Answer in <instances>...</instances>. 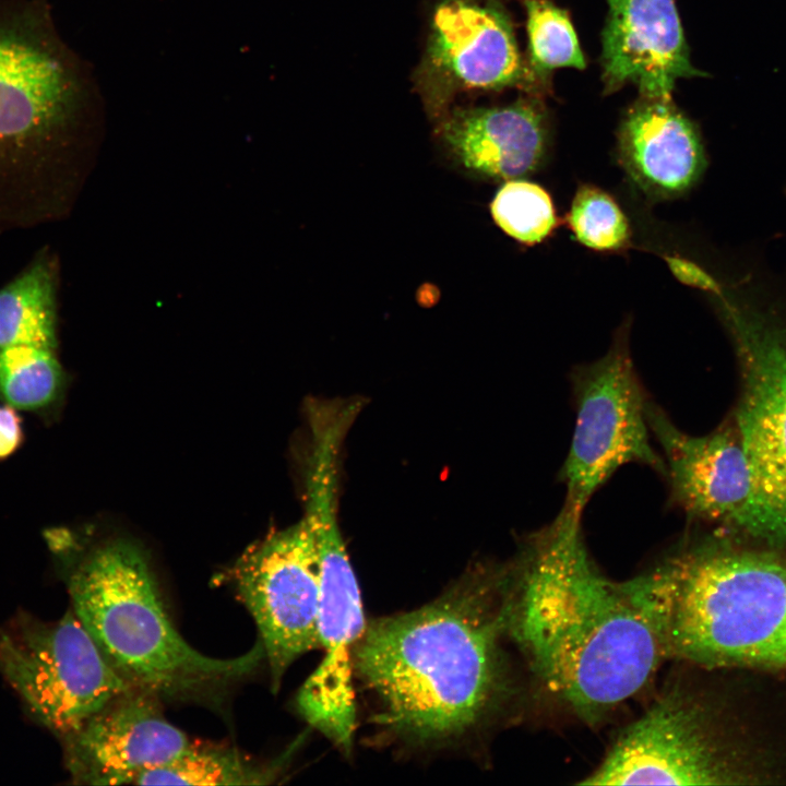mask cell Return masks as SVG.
Returning <instances> with one entry per match:
<instances>
[{
    "instance_id": "8fae6325",
    "label": "cell",
    "mask_w": 786,
    "mask_h": 786,
    "mask_svg": "<svg viewBox=\"0 0 786 786\" xmlns=\"http://www.w3.org/2000/svg\"><path fill=\"white\" fill-rule=\"evenodd\" d=\"M37 15L0 14V165L33 159L71 118L74 79Z\"/></svg>"
},
{
    "instance_id": "5b68a950",
    "label": "cell",
    "mask_w": 786,
    "mask_h": 786,
    "mask_svg": "<svg viewBox=\"0 0 786 786\" xmlns=\"http://www.w3.org/2000/svg\"><path fill=\"white\" fill-rule=\"evenodd\" d=\"M753 776L716 706L671 681L580 784L727 785Z\"/></svg>"
},
{
    "instance_id": "9a60e30c",
    "label": "cell",
    "mask_w": 786,
    "mask_h": 786,
    "mask_svg": "<svg viewBox=\"0 0 786 786\" xmlns=\"http://www.w3.org/2000/svg\"><path fill=\"white\" fill-rule=\"evenodd\" d=\"M618 158L632 182L654 199L688 192L706 168L695 126L671 96H641L618 132Z\"/></svg>"
},
{
    "instance_id": "4fadbf2b",
    "label": "cell",
    "mask_w": 786,
    "mask_h": 786,
    "mask_svg": "<svg viewBox=\"0 0 786 786\" xmlns=\"http://www.w3.org/2000/svg\"><path fill=\"white\" fill-rule=\"evenodd\" d=\"M156 694L131 688L62 737L76 783L130 785L145 770L168 762L194 743L163 715Z\"/></svg>"
},
{
    "instance_id": "e0dca14e",
    "label": "cell",
    "mask_w": 786,
    "mask_h": 786,
    "mask_svg": "<svg viewBox=\"0 0 786 786\" xmlns=\"http://www.w3.org/2000/svg\"><path fill=\"white\" fill-rule=\"evenodd\" d=\"M432 55L454 79L471 87H500L522 76L512 32L495 12L449 1L433 15Z\"/></svg>"
},
{
    "instance_id": "277c9868",
    "label": "cell",
    "mask_w": 786,
    "mask_h": 786,
    "mask_svg": "<svg viewBox=\"0 0 786 786\" xmlns=\"http://www.w3.org/2000/svg\"><path fill=\"white\" fill-rule=\"evenodd\" d=\"M72 610L115 668L134 688L184 699L218 690L253 671L264 658L260 642L234 658L206 656L179 634L168 617L143 551L133 543L98 544L66 574Z\"/></svg>"
},
{
    "instance_id": "7c38bea8",
    "label": "cell",
    "mask_w": 786,
    "mask_h": 786,
    "mask_svg": "<svg viewBox=\"0 0 786 786\" xmlns=\"http://www.w3.org/2000/svg\"><path fill=\"white\" fill-rule=\"evenodd\" d=\"M647 420L663 451L670 507L689 519L720 523L757 538L755 487L735 425L690 436L650 400Z\"/></svg>"
},
{
    "instance_id": "7402d4cb",
    "label": "cell",
    "mask_w": 786,
    "mask_h": 786,
    "mask_svg": "<svg viewBox=\"0 0 786 786\" xmlns=\"http://www.w3.org/2000/svg\"><path fill=\"white\" fill-rule=\"evenodd\" d=\"M567 223L575 239L593 250L617 252L630 245L627 216L610 194L595 186H579Z\"/></svg>"
},
{
    "instance_id": "2e32d148",
    "label": "cell",
    "mask_w": 786,
    "mask_h": 786,
    "mask_svg": "<svg viewBox=\"0 0 786 786\" xmlns=\"http://www.w3.org/2000/svg\"><path fill=\"white\" fill-rule=\"evenodd\" d=\"M441 131L457 163L486 179L508 181L532 174L547 150L546 117L525 102L457 112Z\"/></svg>"
},
{
    "instance_id": "44dd1931",
    "label": "cell",
    "mask_w": 786,
    "mask_h": 786,
    "mask_svg": "<svg viewBox=\"0 0 786 786\" xmlns=\"http://www.w3.org/2000/svg\"><path fill=\"white\" fill-rule=\"evenodd\" d=\"M490 212L507 235L527 246L543 242L560 223L549 193L522 178L508 180L500 187Z\"/></svg>"
},
{
    "instance_id": "6da1fadb",
    "label": "cell",
    "mask_w": 786,
    "mask_h": 786,
    "mask_svg": "<svg viewBox=\"0 0 786 786\" xmlns=\"http://www.w3.org/2000/svg\"><path fill=\"white\" fill-rule=\"evenodd\" d=\"M581 516L563 504L500 565V584L505 634L539 686L595 723L638 694L666 655L640 575H604L586 549Z\"/></svg>"
},
{
    "instance_id": "603a6c76",
    "label": "cell",
    "mask_w": 786,
    "mask_h": 786,
    "mask_svg": "<svg viewBox=\"0 0 786 786\" xmlns=\"http://www.w3.org/2000/svg\"><path fill=\"white\" fill-rule=\"evenodd\" d=\"M531 61L538 71L585 68L577 37L567 14L548 2H527Z\"/></svg>"
},
{
    "instance_id": "ba28073f",
    "label": "cell",
    "mask_w": 786,
    "mask_h": 786,
    "mask_svg": "<svg viewBox=\"0 0 786 786\" xmlns=\"http://www.w3.org/2000/svg\"><path fill=\"white\" fill-rule=\"evenodd\" d=\"M305 500L303 516L320 560L318 633L323 658L299 689L296 705L309 725L349 754L357 727L353 655L367 623L338 524V488L320 483Z\"/></svg>"
},
{
    "instance_id": "8992f818",
    "label": "cell",
    "mask_w": 786,
    "mask_h": 786,
    "mask_svg": "<svg viewBox=\"0 0 786 786\" xmlns=\"http://www.w3.org/2000/svg\"><path fill=\"white\" fill-rule=\"evenodd\" d=\"M716 297L739 364L734 425L754 481L757 538L786 546V319L724 291Z\"/></svg>"
},
{
    "instance_id": "d6986e66",
    "label": "cell",
    "mask_w": 786,
    "mask_h": 786,
    "mask_svg": "<svg viewBox=\"0 0 786 786\" xmlns=\"http://www.w3.org/2000/svg\"><path fill=\"white\" fill-rule=\"evenodd\" d=\"M64 373L53 348H0V401L17 410H50L60 400Z\"/></svg>"
},
{
    "instance_id": "9c48e42d",
    "label": "cell",
    "mask_w": 786,
    "mask_h": 786,
    "mask_svg": "<svg viewBox=\"0 0 786 786\" xmlns=\"http://www.w3.org/2000/svg\"><path fill=\"white\" fill-rule=\"evenodd\" d=\"M571 384L576 416L559 475L567 489L564 504L583 512L626 464H642L665 477L663 456L651 442L648 400L631 358L628 322L602 358L574 368Z\"/></svg>"
},
{
    "instance_id": "7a4b0ae2",
    "label": "cell",
    "mask_w": 786,
    "mask_h": 786,
    "mask_svg": "<svg viewBox=\"0 0 786 786\" xmlns=\"http://www.w3.org/2000/svg\"><path fill=\"white\" fill-rule=\"evenodd\" d=\"M499 567L468 569L422 607L367 622L353 655L371 720L407 747L458 745L509 693Z\"/></svg>"
},
{
    "instance_id": "d4e9b609",
    "label": "cell",
    "mask_w": 786,
    "mask_h": 786,
    "mask_svg": "<svg viewBox=\"0 0 786 786\" xmlns=\"http://www.w3.org/2000/svg\"><path fill=\"white\" fill-rule=\"evenodd\" d=\"M674 275L690 286L719 295L723 289L718 282L694 262L680 257H665Z\"/></svg>"
},
{
    "instance_id": "3957f363",
    "label": "cell",
    "mask_w": 786,
    "mask_h": 786,
    "mask_svg": "<svg viewBox=\"0 0 786 786\" xmlns=\"http://www.w3.org/2000/svg\"><path fill=\"white\" fill-rule=\"evenodd\" d=\"M666 657L705 668L786 667V557L684 540L639 574Z\"/></svg>"
},
{
    "instance_id": "5bb4252c",
    "label": "cell",
    "mask_w": 786,
    "mask_h": 786,
    "mask_svg": "<svg viewBox=\"0 0 786 786\" xmlns=\"http://www.w3.org/2000/svg\"><path fill=\"white\" fill-rule=\"evenodd\" d=\"M603 33L607 92L627 83L641 96H671L680 78L705 75L690 61L674 0H608Z\"/></svg>"
},
{
    "instance_id": "ffe728a7",
    "label": "cell",
    "mask_w": 786,
    "mask_h": 786,
    "mask_svg": "<svg viewBox=\"0 0 786 786\" xmlns=\"http://www.w3.org/2000/svg\"><path fill=\"white\" fill-rule=\"evenodd\" d=\"M272 777L270 769L254 765L234 750L194 743L177 758L143 771L133 785H261Z\"/></svg>"
},
{
    "instance_id": "cb8c5ba5",
    "label": "cell",
    "mask_w": 786,
    "mask_h": 786,
    "mask_svg": "<svg viewBox=\"0 0 786 786\" xmlns=\"http://www.w3.org/2000/svg\"><path fill=\"white\" fill-rule=\"evenodd\" d=\"M17 409L0 404V461L9 458L23 444L25 432Z\"/></svg>"
},
{
    "instance_id": "30bf717a",
    "label": "cell",
    "mask_w": 786,
    "mask_h": 786,
    "mask_svg": "<svg viewBox=\"0 0 786 786\" xmlns=\"http://www.w3.org/2000/svg\"><path fill=\"white\" fill-rule=\"evenodd\" d=\"M229 579L258 627L272 690L277 691L288 667L320 648V560L308 520L302 516L252 544Z\"/></svg>"
},
{
    "instance_id": "ac0fdd59",
    "label": "cell",
    "mask_w": 786,
    "mask_h": 786,
    "mask_svg": "<svg viewBox=\"0 0 786 786\" xmlns=\"http://www.w3.org/2000/svg\"><path fill=\"white\" fill-rule=\"evenodd\" d=\"M19 345H57L52 271L44 261L0 289V348Z\"/></svg>"
},
{
    "instance_id": "52a82bcc",
    "label": "cell",
    "mask_w": 786,
    "mask_h": 786,
    "mask_svg": "<svg viewBox=\"0 0 786 786\" xmlns=\"http://www.w3.org/2000/svg\"><path fill=\"white\" fill-rule=\"evenodd\" d=\"M0 674L27 711L61 737L133 688L72 609L56 621L20 612L1 626Z\"/></svg>"
}]
</instances>
